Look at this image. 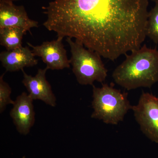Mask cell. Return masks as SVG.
I'll use <instances>...</instances> for the list:
<instances>
[{
    "label": "cell",
    "instance_id": "6da1fadb",
    "mask_svg": "<svg viewBox=\"0 0 158 158\" xmlns=\"http://www.w3.org/2000/svg\"><path fill=\"white\" fill-rule=\"evenodd\" d=\"M148 1L55 0L42 8L47 17L43 25L114 61L141 47Z\"/></svg>",
    "mask_w": 158,
    "mask_h": 158
},
{
    "label": "cell",
    "instance_id": "4fadbf2b",
    "mask_svg": "<svg viewBox=\"0 0 158 158\" xmlns=\"http://www.w3.org/2000/svg\"><path fill=\"white\" fill-rule=\"evenodd\" d=\"M5 73L0 77V113H2L8 105L14 104V101L11 99L10 95L11 89L9 84L3 79Z\"/></svg>",
    "mask_w": 158,
    "mask_h": 158
},
{
    "label": "cell",
    "instance_id": "7a4b0ae2",
    "mask_svg": "<svg viewBox=\"0 0 158 158\" xmlns=\"http://www.w3.org/2000/svg\"><path fill=\"white\" fill-rule=\"evenodd\" d=\"M126 59L113 72L114 81L128 90L151 88L158 82V51L144 44L125 55Z\"/></svg>",
    "mask_w": 158,
    "mask_h": 158
},
{
    "label": "cell",
    "instance_id": "8fae6325",
    "mask_svg": "<svg viewBox=\"0 0 158 158\" xmlns=\"http://www.w3.org/2000/svg\"><path fill=\"white\" fill-rule=\"evenodd\" d=\"M26 33L25 30L20 28L11 27L0 29V44L7 51L19 48L22 46L23 37Z\"/></svg>",
    "mask_w": 158,
    "mask_h": 158
},
{
    "label": "cell",
    "instance_id": "ba28073f",
    "mask_svg": "<svg viewBox=\"0 0 158 158\" xmlns=\"http://www.w3.org/2000/svg\"><path fill=\"white\" fill-rule=\"evenodd\" d=\"M46 67L40 69L35 76L26 73L24 69L22 83L29 93V96L34 100H40L51 106H56V99L53 93L52 87L46 77L47 71Z\"/></svg>",
    "mask_w": 158,
    "mask_h": 158
},
{
    "label": "cell",
    "instance_id": "5bb4252c",
    "mask_svg": "<svg viewBox=\"0 0 158 158\" xmlns=\"http://www.w3.org/2000/svg\"><path fill=\"white\" fill-rule=\"evenodd\" d=\"M2 1H8V2H13L14 1H19V0H2Z\"/></svg>",
    "mask_w": 158,
    "mask_h": 158
},
{
    "label": "cell",
    "instance_id": "3957f363",
    "mask_svg": "<svg viewBox=\"0 0 158 158\" xmlns=\"http://www.w3.org/2000/svg\"><path fill=\"white\" fill-rule=\"evenodd\" d=\"M92 86L94 111L91 118L114 125L123 121L126 114L132 106L128 99V94L106 84L102 83L101 88Z\"/></svg>",
    "mask_w": 158,
    "mask_h": 158
},
{
    "label": "cell",
    "instance_id": "52a82bcc",
    "mask_svg": "<svg viewBox=\"0 0 158 158\" xmlns=\"http://www.w3.org/2000/svg\"><path fill=\"white\" fill-rule=\"evenodd\" d=\"M11 27L20 28L31 33V29L38 27V22L29 17L23 6L0 0V29Z\"/></svg>",
    "mask_w": 158,
    "mask_h": 158
},
{
    "label": "cell",
    "instance_id": "30bf717a",
    "mask_svg": "<svg viewBox=\"0 0 158 158\" xmlns=\"http://www.w3.org/2000/svg\"><path fill=\"white\" fill-rule=\"evenodd\" d=\"M35 56L28 47L21 46L13 50L1 52L0 61L6 71L13 72L37 65L38 60Z\"/></svg>",
    "mask_w": 158,
    "mask_h": 158
},
{
    "label": "cell",
    "instance_id": "5b68a950",
    "mask_svg": "<svg viewBox=\"0 0 158 158\" xmlns=\"http://www.w3.org/2000/svg\"><path fill=\"white\" fill-rule=\"evenodd\" d=\"M131 110L142 133L158 143V97L142 91L138 103Z\"/></svg>",
    "mask_w": 158,
    "mask_h": 158
},
{
    "label": "cell",
    "instance_id": "277c9868",
    "mask_svg": "<svg viewBox=\"0 0 158 158\" xmlns=\"http://www.w3.org/2000/svg\"><path fill=\"white\" fill-rule=\"evenodd\" d=\"M70 48V64L79 84L93 86L95 81L102 83L107 77L108 70L102 61L101 56L84 45L67 37Z\"/></svg>",
    "mask_w": 158,
    "mask_h": 158
},
{
    "label": "cell",
    "instance_id": "9a60e30c",
    "mask_svg": "<svg viewBox=\"0 0 158 158\" xmlns=\"http://www.w3.org/2000/svg\"><path fill=\"white\" fill-rule=\"evenodd\" d=\"M151 1H152V2H157V1H158V0H151Z\"/></svg>",
    "mask_w": 158,
    "mask_h": 158
},
{
    "label": "cell",
    "instance_id": "8992f818",
    "mask_svg": "<svg viewBox=\"0 0 158 158\" xmlns=\"http://www.w3.org/2000/svg\"><path fill=\"white\" fill-rule=\"evenodd\" d=\"M62 37H58L55 40L45 41L40 45H32L27 42L32 48L34 56L40 57L46 64V68L52 70H61L69 68L70 59H68L66 50L62 43Z\"/></svg>",
    "mask_w": 158,
    "mask_h": 158
},
{
    "label": "cell",
    "instance_id": "7c38bea8",
    "mask_svg": "<svg viewBox=\"0 0 158 158\" xmlns=\"http://www.w3.org/2000/svg\"><path fill=\"white\" fill-rule=\"evenodd\" d=\"M146 37H149L155 43H158V1L148 12L146 28Z\"/></svg>",
    "mask_w": 158,
    "mask_h": 158
},
{
    "label": "cell",
    "instance_id": "9c48e42d",
    "mask_svg": "<svg viewBox=\"0 0 158 158\" xmlns=\"http://www.w3.org/2000/svg\"><path fill=\"white\" fill-rule=\"evenodd\" d=\"M33 102L28 94L23 92L16 98L10 112V116L16 129L21 135L28 134L35 122Z\"/></svg>",
    "mask_w": 158,
    "mask_h": 158
}]
</instances>
